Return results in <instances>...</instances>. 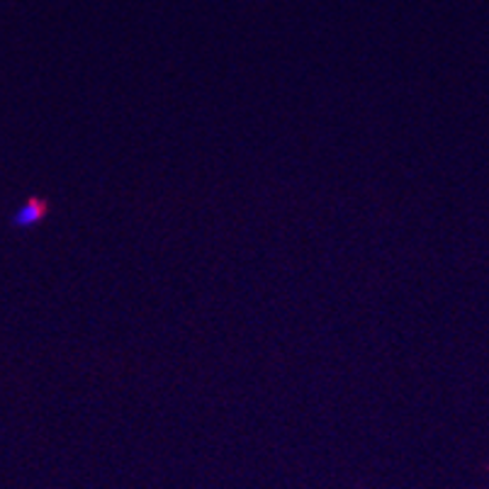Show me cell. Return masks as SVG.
<instances>
[{"mask_svg": "<svg viewBox=\"0 0 489 489\" xmlns=\"http://www.w3.org/2000/svg\"><path fill=\"white\" fill-rule=\"evenodd\" d=\"M49 200L47 198H40V195H30L27 200L20 205L15 215H13V226L15 229H30V226L42 225L49 215Z\"/></svg>", "mask_w": 489, "mask_h": 489, "instance_id": "obj_1", "label": "cell"}]
</instances>
